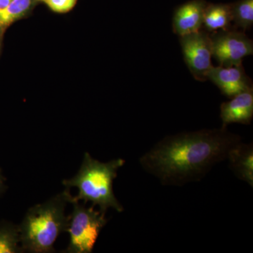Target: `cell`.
<instances>
[{"mask_svg":"<svg viewBox=\"0 0 253 253\" xmlns=\"http://www.w3.org/2000/svg\"><path fill=\"white\" fill-rule=\"evenodd\" d=\"M211 36L212 56L219 66H239L242 64L244 58L253 54V42L244 31L231 28Z\"/></svg>","mask_w":253,"mask_h":253,"instance_id":"8992f818","label":"cell"},{"mask_svg":"<svg viewBox=\"0 0 253 253\" xmlns=\"http://www.w3.org/2000/svg\"><path fill=\"white\" fill-rule=\"evenodd\" d=\"M179 38L184 61L193 77L197 81H208V73L213 66L211 34L201 30Z\"/></svg>","mask_w":253,"mask_h":253,"instance_id":"5b68a950","label":"cell"},{"mask_svg":"<svg viewBox=\"0 0 253 253\" xmlns=\"http://www.w3.org/2000/svg\"><path fill=\"white\" fill-rule=\"evenodd\" d=\"M20 242L18 226L9 222L0 223V253L23 252L18 245Z\"/></svg>","mask_w":253,"mask_h":253,"instance_id":"5bb4252c","label":"cell"},{"mask_svg":"<svg viewBox=\"0 0 253 253\" xmlns=\"http://www.w3.org/2000/svg\"><path fill=\"white\" fill-rule=\"evenodd\" d=\"M241 141L242 138L227 128L178 133L156 143L139 163L163 185L182 186L201 181Z\"/></svg>","mask_w":253,"mask_h":253,"instance_id":"6da1fadb","label":"cell"},{"mask_svg":"<svg viewBox=\"0 0 253 253\" xmlns=\"http://www.w3.org/2000/svg\"><path fill=\"white\" fill-rule=\"evenodd\" d=\"M208 80L219 88L221 94L229 98L253 87L242 64L229 67L213 66L208 73Z\"/></svg>","mask_w":253,"mask_h":253,"instance_id":"52a82bcc","label":"cell"},{"mask_svg":"<svg viewBox=\"0 0 253 253\" xmlns=\"http://www.w3.org/2000/svg\"><path fill=\"white\" fill-rule=\"evenodd\" d=\"M39 4V0H12L7 6L0 9V34L4 36L13 23L28 17Z\"/></svg>","mask_w":253,"mask_h":253,"instance_id":"7c38bea8","label":"cell"},{"mask_svg":"<svg viewBox=\"0 0 253 253\" xmlns=\"http://www.w3.org/2000/svg\"><path fill=\"white\" fill-rule=\"evenodd\" d=\"M12 0H0V9H3L7 6Z\"/></svg>","mask_w":253,"mask_h":253,"instance_id":"e0dca14e","label":"cell"},{"mask_svg":"<svg viewBox=\"0 0 253 253\" xmlns=\"http://www.w3.org/2000/svg\"><path fill=\"white\" fill-rule=\"evenodd\" d=\"M125 163L126 161L122 158L101 163L85 153L79 172L72 179L63 181V184L68 189L78 188L79 192L73 196V199L78 201L83 200L84 204L90 201L94 207L99 206L101 212L106 213L110 208L118 212H123L122 205L113 192V184L117 177L118 169Z\"/></svg>","mask_w":253,"mask_h":253,"instance_id":"3957f363","label":"cell"},{"mask_svg":"<svg viewBox=\"0 0 253 253\" xmlns=\"http://www.w3.org/2000/svg\"><path fill=\"white\" fill-rule=\"evenodd\" d=\"M70 195L69 189H66L44 204L30 208L18 226L23 251L54 252L56 239L67 231L69 217L65 215L64 211Z\"/></svg>","mask_w":253,"mask_h":253,"instance_id":"7a4b0ae2","label":"cell"},{"mask_svg":"<svg viewBox=\"0 0 253 253\" xmlns=\"http://www.w3.org/2000/svg\"><path fill=\"white\" fill-rule=\"evenodd\" d=\"M69 203L73 206L72 214L69 216L67 231L70 242L64 253H91L101 231L107 223L106 213L96 211L94 206L86 208L79 204L71 195Z\"/></svg>","mask_w":253,"mask_h":253,"instance_id":"277c9868","label":"cell"},{"mask_svg":"<svg viewBox=\"0 0 253 253\" xmlns=\"http://www.w3.org/2000/svg\"><path fill=\"white\" fill-rule=\"evenodd\" d=\"M220 118L223 128H227V126L232 123L251 124L253 118V87L233 96L230 101L222 103Z\"/></svg>","mask_w":253,"mask_h":253,"instance_id":"9c48e42d","label":"cell"},{"mask_svg":"<svg viewBox=\"0 0 253 253\" xmlns=\"http://www.w3.org/2000/svg\"><path fill=\"white\" fill-rule=\"evenodd\" d=\"M232 22L236 28L242 31L251 29L253 26V0H239L231 3Z\"/></svg>","mask_w":253,"mask_h":253,"instance_id":"4fadbf2b","label":"cell"},{"mask_svg":"<svg viewBox=\"0 0 253 253\" xmlns=\"http://www.w3.org/2000/svg\"><path fill=\"white\" fill-rule=\"evenodd\" d=\"M232 23L231 4L208 3L204 11L203 28L212 35L231 29Z\"/></svg>","mask_w":253,"mask_h":253,"instance_id":"8fae6325","label":"cell"},{"mask_svg":"<svg viewBox=\"0 0 253 253\" xmlns=\"http://www.w3.org/2000/svg\"><path fill=\"white\" fill-rule=\"evenodd\" d=\"M226 160L236 177L253 188V143H238L229 151Z\"/></svg>","mask_w":253,"mask_h":253,"instance_id":"30bf717a","label":"cell"},{"mask_svg":"<svg viewBox=\"0 0 253 253\" xmlns=\"http://www.w3.org/2000/svg\"><path fill=\"white\" fill-rule=\"evenodd\" d=\"M5 178L4 176L1 174V169H0V194L3 192V191L5 189L4 186Z\"/></svg>","mask_w":253,"mask_h":253,"instance_id":"2e32d148","label":"cell"},{"mask_svg":"<svg viewBox=\"0 0 253 253\" xmlns=\"http://www.w3.org/2000/svg\"><path fill=\"white\" fill-rule=\"evenodd\" d=\"M40 3L47 6L56 14H67L74 9L78 0H39Z\"/></svg>","mask_w":253,"mask_h":253,"instance_id":"9a60e30c","label":"cell"},{"mask_svg":"<svg viewBox=\"0 0 253 253\" xmlns=\"http://www.w3.org/2000/svg\"><path fill=\"white\" fill-rule=\"evenodd\" d=\"M207 4L205 0H191L177 6L172 18L174 34L181 37L202 30Z\"/></svg>","mask_w":253,"mask_h":253,"instance_id":"ba28073f","label":"cell"},{"mask_svg":"<svg viewBox=\"0 0 253 253\" xmlns=\"http://www.w3.org/2000/svg\"><path fill=\"white\" fill-rule=\"evenodd\" d=\"M3 36H1V34H0V54H1V47H2V39H3Z\"/></svg>","mask_w":253,"mask_h":253,"instance_id":"ac0fdd59","label":"cell"}]
</instances>
